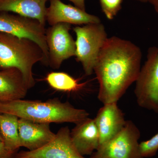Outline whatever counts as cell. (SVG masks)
<instances>
[{
    "instance_id": "1",
    "label": "cell",
    "mask_w": 158,
    "mask_h": 158,
    "mask_svg": "<svg viewBox=\"0 0 158 158\" xmlns=\"http://www.w3.org/2000/svg\"><path fill=\"white\" fill-rule=\"evenodd\" d=\"M141 49L129 40L108 38L97 59L94 72L102 103L117 102L136 80L141 69Z\"/></svg>"
},
{
    "instance_id": "2",
    "label": "cell",
    "mask_w": 158,
    "mask_h": 158,
    "mask_svg": "<svg viewBox=\"0 0 158 158\" xmlns=\"http://www.w3.org/2000/svg\"><path fill=\"white\" fill-rule=\"evenodd\" d=\"M0 113L41 123H70L75 125L89 116L86 110L77 109L68 102H62L57 98L45 102L21 99L1 103Z\"/></svg>"
},
{
    "instance_id": "3",
    "label": "cell",
    "mask_w": 158,
    "mask_h": 158,
    "mask_svg": "<svg viewBox=\"0 0 158 158\" xmlns=\"http://www.w3.org/2000/svg\"><path fill=\"white\" fill-rule=\"evenodd\" d=\"M38 62L47 66L44 53L37 43L32 40L0 32V69H18L30 89L35 85L33 68Z\"/></svg>"
},
{
    "instance_id": "4",
    "label": "cell",
    "mask_w": 158,
    "mask_h": 158,
    "mask_svg": "<svg viewBox=\"0 0 158 158\" xmlns=\"http://www.w3.org/2000/svg\"><path fill=\"white\" fill-rule=\"evenodd\" d=\"M76 36L75 56L81 62L85 74L90 76L100 52L108 39L104 26L101 22L89 23L73 29Z\"/></svg>"
},
{
    "instance_id": "5",
    "label": "cell",
    "mask_w": 158,
    "mask_h": 158,
    "mask_svg": "<svg viewBox=\"0 0 158 158\" xmlns=\"http://www.w3.org/2000/svg\"><path fill=\"white\" fill-rule=\"evenodd\" d=\"M135 94L139 106L158 113V48L152 47L136 81Z\"/></svg>"
},
{
    "instance_id": "6",
    "label": "cell",
    "mask_w": 158,
    "mask_h": 158,
    "mask_svg": "<svg viewBox=\"0 0 158 158\" xmlns=\"http://www.w3.org/2000/svg\"><path fill=\"white\" fill-rule=\"evenodd\" d=\"M141 133L135 124L127 120L118 135L99 146L90 158H144L138 142Z\"/></svg>"
},
{
    "instance_id": "7",
    "label": "cell",
    "mask_w": 158,
    "mask_h": 158,
    "mask_svg": "<svg viewBox=\"0 0 158 158\" xmlns=\"http://www.w3.org/2000/svg\"><path fill=\"white\" fill-rule=\"evenodd\" d=\"M39 21L19 15L2 12L0 14V32L32 40L44 53L48 66V52L45 39L46 29Z\"/></svg>"
},
{
    "instance_id": "8",
    "label": "cell",
    "mask_w": 158,
    "mask_h": 158,
    "mask_svg": "<svg viewBox=\"0 0 158 158\" xmlns=\"http://www.w3.org/2000/svg\"><path fill=\"white\" fill-rule=\"evenodd\" d=\"M71 25L59 23L46 29L45 39L48 52V66L60 68L65 60L75 56V41L69 33Z\"/></svg>"
},
{
    "instance_id": "9",
    "label": "cell",
    "mask_w": 158,
    "mask_h": 158,
    "mask_svg": "<svg viewBox=\"0 0 158 158\" xmlns=\"http://www.w3.org/2000/svg\"><path fill=\"white\" fill-rule=\"evenodd\" d=\"M15 158H86L74 145L68 127H62L55 138L44 146L34 151H21Z\"/></svg>"
},
{
    "instance_id": "10",
    "label": "cell",
    "mask_w": 158,
    "mask_h": 158,
    "mask_svg": "<svg viewBox=\"0 0 158 158\" xmlns=\"http://www.w3.org/2000/svg\"><path fill=\"white\" fill-rule=\"evenodd\" d=\"M50 2L49 7L47 8L46 19L51 26L59 23L80 26L101 22L96 15L76 6L66 5L61 0H50Z\"/></svg>"
},
{
    "instance_id": "11",
    "label": "cell",
    "mask_w": 158,
    "mask_h": 158,
    "mask_svg": "<svg viewBox=\"0 0 158 158\" xmlns=\"http://www.w3.org/2000/svg\"><path fill=\"white\" fill-rule=\"evenodd\" d=\"M117 103L103 104L94 118L99 135V146L118 135L126 123L124 113Z\"/></svg>"
},
{
    "instance_id": "12",
    "label": "cell",
    "mask_w": 158,
    "mask_h": 158,
    "mask_svg": "<svg viewBox=\"0 0 158 158\" xmlns=\"http://www.w3.org/2000/svg\"><path fill=\"white\" fill-rule=\"evenodd\" d=\"M19 133L21 147L29 151L41 148L55 138L50 123H41L25 118L19 119Z\"/></svg>"
},
{
    "instance_id": "13",
    "label": "cell",
    "mask_w": 158,
    "mask_h": 158,
    "mask_svg": "<svg viewBox=\"0 0 158 158\" xmlns=\"http://www.w3.org/2000/svg\"><path fill=\"white\" fill-rule=\"evenodd\" d=\"M70 136L76 148L84 156L91 155L99 146L98 130L94 119L89 117L76 124Z\"/></svg>"
},
{
    "instance_id": "14",
    "label": "cell",
    "mask_w": 158,
    "mask_h": 158,
    "mask_svg": "<svg viewBox=\"0 0 158 158\" xmlns=\"http://www.w3.org/2000/svg\"><path fill=\"white\" fill-rule=\"evenodd\" d=\"M28 90L22 73L18 69H0V103L23 98Z\"/></svg>"
},
{
    "instance_id": "15",
    "label": "cell",
    "mask_w": 158,
    "mask_h": 158,
    "mask_svg": "<svg viewBox=\"0 0 158 158\" xmlns=\"http://www.w3.org/2000/svg\"><path fill=\"white\" fill-rule=\"evenodd\" d=\"M48 0H0V12H11L37 20L45 26Z\"/></svg>"
},
{
    "instance_id": "16",
    "label": "cell",
    "mask_w": 158,
    "mask_h": 158,
    "mask_svg": "<svg viewBox=\"0 0 158 158\" xmlns=\"http://www.w3.org/2000/svg\"><path fill=\"white\" fill-rule=\"evenodd\" d=\"M19 119L15 115L0 113V132L6 148L16 154L21 147L19 133Z\"/></svg>"
},
{
    "instance_id": "17",
    "label": "cell",
    "mask_w": 158,
    "mask_h": 158,
    "mask_svg": "<svg viewBox=\"0 0 158 158\" xmlns=\"http://www.w3.org/2000/svg\"><path fill=\"white\" fill-rule=\"evenodd\" d=\"M45 80L52 88L65 92L78 91L85 85L84 83L80 84L78 81L64 72L50 73Z\"/></svg>"
},
{
    "instance_id": "18",
    "label": "cell",
    "mask_w": 158,
    "mask_h": 158,
    "mask_svg": "<svg viewBox=\"0 0 158 158\" xmlns=\"http://www.w3.org/2000/svg\"><path fill=\"white\" fill-rule=\"evenodd\" d=\"M123 0H100L102 11L108 19L114 18L121 8Z\"/></svg>"
},
{
    "instance_id": "19",
    "label": "cell",
    "mask_w": 158,
    "mask_h": 158,
    "mask_svg": "<svg viewBox=\"0 0 158 158\" xmlns=\"http://www.w3.org/2000/svg\"><path fill=\"white\" fill-rule=\"evenodd\" d=\"M141 155L144 158H149L156 154L158 151V133L149 140L140 143Z\"/></svg>"
},
{
    "instance_id": "20",
    "label": "cell",
    "mask_w": 158,
    "mask_h": 158,
    "mask_svg": "<svg viewBox=\"0 0 158 158\" xmlns=\"http://www.w3.org/2000/svg\"><path fill=\"white\" fill-rule=\"evenodd\" d=\"M15 155L6 148L3 141H0V158H13Z\"/></svg>"
},
{
    "instance_id": "21",
    "label": "cell",
    "mask_w": 158,
    "mask_h": 158,
    "mask_svg": "<svg viewBox=\"0 0 158 158\" xmlns=\"http://www.w3.org/2000/svg\"><path fill=\"white\" fill-rule=\"evenodd\" d=\"M74 4L76 7L85 11V0H69Z\"/></svg>"
},
{
    "instance_id": "22",
    "label": "cell",
    "mask_w": 158,
    "mask_h": 158,
    "mask_svg": "<svg viewBox=\"0 0 158 158\" xmlns=\"http://www.w3.org/2000/svg\"><path fill=\"white\" fill-rule=\"evenodd\" d=\"M148 2L152 5L155 11L158 13V0H148Z\"/></svg>"
},
{
    "instance_id": "23",
    "label": "cell",
    "mask_w": 158,
    "mask_h": 158,
    "mask_svg": "<svg viewBox=\"0 0 158 158\" xmlns=\"http://www.w3.org/2000/svg\"><path fill=\"white\" fill-rule=\"evenodd\" d=\"M136 1H139V2H148V0H136Z\"/></svg>"
},
{
    "instance_id": "24",
    "label": "cell",
    "mask_w": 158,
    "mask_h": 158,
    "mask_svg": "<svg viewBox=\"0 0 158 158\" xmlns=\"http://www.w3.org/2000/svg\"><path fill=\"white\" fill-rule=\"evenodd\" d=\"M0 141H3V138L2 137V135H1V132H0Z\"/></svg>"
},
{
    "instance_id": "25",
    "label": "cell",
    "mask_w": 158,
    "mask_h": 158,
    "mask_svg": "<svg viewBox=\"0 0 158 158\" xmlns=\"http://www.w3.org/2000/svg\"><path fill=\"white\" fill-rule=\"evenodd\" d=\"M158 48V46H157Z\"/></svg>"
}]
</instances>
